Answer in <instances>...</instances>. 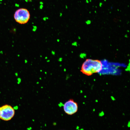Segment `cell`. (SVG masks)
I'll return each instance as SVG.
<instances>
[{
	"mask_svg": "<svg viewBox=\"0 0 130 130\" xmlns=\"http://www.w3.org/2000/svg\"><path fill=\"white\" fill-rule=\"evenodd\" d=\"M128 126V127H129L130 126V123L129 122V123H128V125H127Z\"/></svg>",
	"mask_w": 130,
	"mask_h": 130,
	"instance_id": "5b68a950",
	"label": "cell"
},
{
	"mask_svg": "<svg viewBox=\"0 0 130 130\" xmlns=\"http://www.w3.org/2000/svg\"><path fill=\"white\" fill-rule=\"evenodd\" d=\"M63 110L66 114L72 115L78 111V103L72 99H70L66 102L63 106Z\"/></svg>",
	"mask_w": 130,
	"mask_h": 130,
	"instance_id": "277c9868",
	"label": "cell"
},
{
	"mask_svg": "<svg viewBox=\"0 0 130 130\" xmlns=\"http://www.w3.org/2000/svg\"><path fill=\"white\" fill-rule=\"evenodd\" d=\"M15 114L14 108L11 105L6 104L0 107V119L5 121L10 120Z\"/></svg>",
	"mask_w": 130,
	"mask_h": 130,
	"instance_id": "7a4b0ae2",
	"label": "cell"
},
{
	"mask_svg": "<svg viewBox=\"0 0 130 130\" xmlns=\"http://www.w3.org/2000/svg\"><path fill=\"white\" fill-rule=\"evenodd\" d=\"M102 67V64L100 61L88 59L83 64L80 71L86 75L90 76L93 73L100 72Z\"/></svg>",
	"mask_w": 130,
	"mask_h": 130,
	"instance_id": "6da1fadb",
	"label": "cell"
},
{
	"mask_svg": "<svg viewBox=\"0 0 130 130\" xmlns=\"http://www.w3.org/2000/svg\"><path fill=\"white\" fill-rule=\"evenodd\" d=\"M14 19L17 23L20 24L27 23L30 18L29 11L26 9L21 8L17 10L14 15Z\"/></svg>",
	"mask_w": 130,
	"mask_h": 130,
	"instance_id": "3957f363",
	"label": "cell"
}]
</instances>
